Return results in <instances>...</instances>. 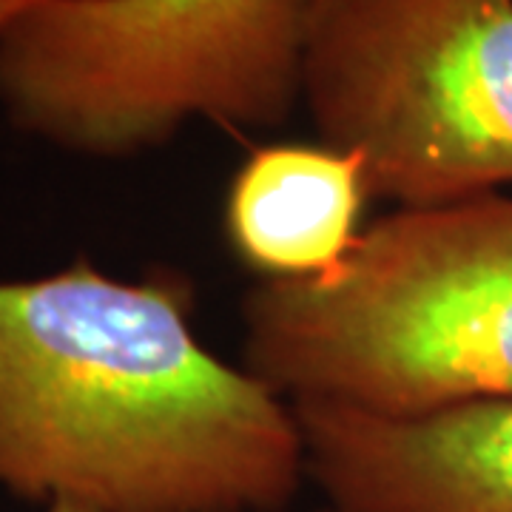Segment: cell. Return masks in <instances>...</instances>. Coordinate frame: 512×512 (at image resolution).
<instances>
[{"label":"cell","mask_w":512,"mask_h":512,"mask_svg":"<svg viewBox=\"0 0 512 512\" xmlns=\"http://www.w3.org/2000/svg\"><path fill=\"white\" fill-rule=\"evenodd\" d=\"M194 285L89 256L0 282V487L97 512H285L308 481L288 399L194 330Z\"/></svg>","instance_id":"1"},{"label":"cell","mask_w":512,"mask_h":512,"mask_svg":"<svg viewBox=\"0 0 512 512\" xmlns=\"http://www.w3.org/2000/svg\"><path fill=\"white\" fill-rule=\"evenodd\" d=\"M242 367L288 402L416 416L512 399V194L393 208L328 276L256 282Z\"/></svg>","instance_id":"2"},{"label":"cell","mask_w":512,"mask_h":512,"mask_svg":"<svg viewBox=\"0 0 512 512\" xmlns=\"http://www.w3.org/2000/svg\"><path fill=\"white\" fill-rule=\"evenodd\" d=\"M299 60V0H55L0 37V109L49 146L123 160L191 120L285 126Z\"/></svg>","instance_id":"3"},{"label":"cell","mask_w":512,"mask_h":512,"mask_svg":"<svg viewBox=\"0 0 512 512\" xmlns=\"http://www.w3.org/2000/svg\"><path fill=\"white\" fill-rule=\"evenodd\" d=\"M299 92L370 197L439 208L512 188V0H299Z\"/></svg>","instance_id":"4"},{"label":"cell","mask_w":512,"mask_h":512,"mask_svg":"<svg viewBox=\"0 0 512 512\" xmlns=\"http://www.w3.org/2000/svg\"><path fill=\"white\" fill-rule=\"evenodd\" d=\"M308 481L339 512H512V399L416 416L291 402Z\"/></svg>","instance_id":"5"},{"label":"cell","mask_w":512,"mask_h":512,"mask_svg":"<svg viewBox=\"0 0 512 512\" xmlns=\"http://www.w3.org/2000/svg\"><path fill=\"white\" fill-rule=\"evenodd\" d=\"M370 200L359 157L308 143L254 148L225 194V237L259 282L333 274Z\"/></svg>","instance_id":"6"},{"label":"cell","mask_w":512,"mask_h":512,"mask_svg":"<svg viewBox=\"0 0 512 512\" xmlns=\"http://www.w3.org/2000/svg\"><path fill=\"white\" fill-rule=\"evenodd\" d=\"M46 3H55V0H0V37L6 35L20 18L32 15Z\"/></svg>","instance_id":"7"},{"label":"cell","mask_w":512,"mask_h":512,"mask_svg":"<svg viewBox=\"0 0 512 512\" xmlns=\"http://www.w3.org/2000/svg\"><path fill=\"white\" fill-rule=\"evenodd\" d=\"M43 512H97L92 507H83V504H74V501H52V504H46V510Z\"/></svg>","instance_id":"8"},{"label":"cell","mask_w":512,"mask_h":512,"mask_svg":"<svg viewBox=\"0 0 512 512\" xmlns=\"http://www.w3.org/2000/svg\"><path fill=\"white\" fill-rule=\"evenodd\" d=\"M316 512H339V510H333V507H328V504H325L322 510H316Z\"/></svg>","instance_id":"9"}]
</instances>
